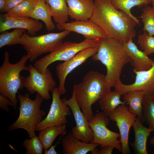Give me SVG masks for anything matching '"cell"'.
Masks as SVG:
<instances>
[{"label":"cell","mask_w":154,"mask_h":154,"mask_svg":"<svg viewBox=\"0 0 154 154\" xmlns=\"http://www.w3.org/2000/svg\"><path fill=\"white\" fill-rule=\"evenodd\" d=\"M92 15L89 19L99 26L106 37L122 44L136 35L137 24L123 11L115 9L110 0H94Z\"/></svg>","instance_id":"1"},{"label":"cell","mask_w":154,"mask_h":154,"mask_svg":"<svg viewBox=\"0 0 154 154\" xmlns=\"http://www.w3.org/2000/svg\"><path fill=\"white\" fill-rule=\"evenodd\" d=\"M112 87L105 75L94 71L88 72L81 82L74 85L73 93L76 101L88 121L94 116L93 104L111 91Z\"/></svg>","instance_id":"2"},{"label":"cell","mask_w":154,"mask_h":154,"mask_svg":"<svg viewBox=\"0 0 154 154\" xmlns=\"http://www.w3.org/2000/svg\"><path fill=\"white\" fill-rule=\"evenodd\" d=\"M92 58L100 61L105 66V79L114 88L121 82L120 78L124 66L132 60L122 43L107 37L100 41L97 52Z\"/></svg>","instance_id":"3"},{"label":"cell","mask_w":154,"mask_h":154,"mask_svg":"<svg viewBox=\"0 0 154 154\" xmlns=\"http://www.w3.org/2000/svg\"><path fill=\"white\" fill-rule=\"evenodd\" d=\"M9 52L5 51L3 63L0 67V94L13 103L15 109L18 103L17 94L24 87L25 78L20 74L23 70L28 71L25 64L28 58L23 55L20 60L14 64L9 61Z\"/></svg>","instance_id":"4"},{"label":"cell","mask_w":154,"mask_h":154,"mask_svg":"<svg viewBox=\"0 0 154 154\" xmlns=\"http://www.w3.org/2000/svg\"><path fill=\"white\" fill-rule=\"evenodd\" d=\"M17 94L20 103L19 116L7 129L10 131L19 129H24L31 138L36 135L35 127L43 120L45 114V112L40 108L44 99L38 93L34 100L31 99L29 93L23 95L19 93Z\"/></svg>","instance_id":"5"},{"label":"cell","mask_w":154,"mask_h":154,"mask_svg":"<svg viewBox=\"0 0 154 154\" xmlns=\"http://www.w3.org/2000/svg\"><path fill=\"white\" fill-rule=\"evenodd\" d=\"M71 32L66 30L31 37L25 31L18 44L23 46L28 60L33 62L44 54L52 51L63 43V40Z\"/></svg>","instance_id":"6"},{"label":"cell","mask_w":154,"mask_h":154,"mask_svg":"<svg viewBox=\"0 0 154 154\" xmlns=\"http://www.w3.org/2000/svg\"><path fill=\"white\" fill-rule=\"evenodd\" d=\"M100 42L96 40L85 39L79 43L65 42L49 54L35 60L33 66L39 72L44 73L48 66L52 63L67 60L81 50L99 45Z\"/></svg>","instance_id":"7"},{"label":"cell","mask_w":154,"mask_h":154,"mask_svg":"<svg viewBox=\"0 0 154 154\" xmlns=\"http://www.w3.org/2000/svg\"><path fill=\"white\" fill-rule=\"evenodd\" d=\"M109 116L103 112L97 113L89 121L88 124L93 133V139L90 143L98 144L100 148L105 146L114 147L120 152L122 147L119 133L113 131L107 127L110 124Z\"/></svg>","instance_id":"8"},{"label":"cell","mask_w":154,"mask_h":154,"mask_svg":"<svg viewBox=\"0 0 154 154\" xmlns=\"http://www.w3.org/2000/svg\"><path fill=\"white\" fill-rule=\"evenodd\" d=\"M27 67L29 75L25 78L24 87L31 94L38 93L44 100L49 99V92H52L56 85L50 70L48 68L43 73L38 71L32 64Z\"/></svg>","instance_id":"9"},{"label":"cell","mask_w":154,"mask_h":154,"mask_svg":"<svg viewBox=\"0 0 154 154\" xmlns=\"http://www.w3.org/2000/svg\"><path fill=\"white\" fill-rule=\"evenodd\" d=\"M52 92V100L48 113L36 125V131L50 126L66 124L68 122L67 117L71 114V109L66 101V98L60 99L58 88H54Z\"/></svg>","instance_id":"10"},{"label":"cell","mask_w":154,"mask_h":154,"mask_svg":"<svg viewBox=\"0 0 154 154\" xmlns=\"http://www.w3.org/2000/svg\"><path fill=\"white\" fill-rule=\"evenodd\" d=\"M110 120L116 123L120 135L122 154H130L129 134L137 117L131 114L125 104L119 106L109 116Z\"/></svg>","instance_id":"11"},{"label":"cell","mask_w":154,"mask_h":154,"mask_svg":"<svg viewBox=\"0 0 154 154\" xmlns=\"http://www.w3.org/2000/svg\"><path fill=\"white\" fill-rule=\"evenodd\" d=\"M99 45L81 50L72 58L59 63L56 66V76L59 84L58 89L60 96L66 92L65 84L67 76L74 69L95 54L98 51Z\"/></svg>","instance_id":"12"},{"label":"cell","mask_w":154,"mask_h":154,"mask_svg":"<svg viewBox=\"0 0 154 154\" xmlns=\"http://www.w3.org/2000/svg\"><path fill=\"white\" fill-rule=\"evenodd\" d=\"M134 82L130 85H125L121 82L115 87V90L121 96L134 90L143 91L145 96H154V63L149 69L135 72Z\"/></svg>","instance_id":"13"},{"label":"cell","mask_w":154,"mask_h":154,"mask_svg":"<svg viewBox=\"0 0 154 154\" xmlns=\"http://www.w3.org/2000/svg\"><path fill=\"white\" fill-rule=\"evenodd\" d=\"M71 109L76 122V126L71 129L72 134L76 137L86 143H90L93 140V133L88 122L76 101L72 92L71 98L66 100Z\"/></svg>","instance_id":"14"},{"label":"cell","mask_w":154,"mask_h":154,"mask_svg":"<svg viewBox=\"0 0 154 154\" xmlns=\"http://www.w3.org/2000/svg\"><path fill=\"white\" fill-rule=\"evenodd\" d=\"M56 27L60 31L66 30L81 34L85 39L101 41L106 37L102 29L89 19L57 23Z\"/></svg>","instance_id":"15"},{"label":"cell","mask_w":154,"mask_h":154,"mask_svg":"<svg viewBox=\"0 0 154 154\" xmlns=\"http://www.w3.org/2000/svg\"><path fill=\"white\" fill-rule=\"evenodd\" d=\"M43 28L42 23L31 18L5 17L0 15V33L12 29H25L30 36H35Z\"/></svg>","instance_id":"16"},{"label":"cell","mask_w":154,"mask_h":154,"mask_svg":"<svg viewBox=\"0 0 154 154\" xmlns=\"http://www.w3.org/2000/svg\"><path fill=\"white\" fill-rule=\"evenodd\" d=\"M122 44L127 54L132 60L130 62L133 67L134 72L146 70L152 66L154 60L149 58L144 52L138 48L133 42L132 38Z\"/></svg>","instance_id":"17"},{"label":"cell","mask_w":154,"mask_h":154,"mask_svg":"<svg viewBox=\"0 0 154 154\" xmlns=\"http://www.w3.org/2000/svg\"><path fill=\"white\" fill-rule=\"evenodd\" d=\"M62 145L63 154H86L100 145L83 142L74 136L71 132L67 133L63 137Z\"/></svg>","instance_id":"18"},{"label":"cell","mask_w":154,"mask_h":154,"mask_svg":"<svg viewBox=\"0 0 154 154\" xmlns=\"http://www.w3.org/2000/svg\"><path fill=\"white\" fill-rule=\"evenodd\" d=\"M68 14L75 20H86L91 17L94 11V0H66Z\"/></svg>","instance_id":"19"},{"label":"cell","mask_w":154,"mask_h":154,"mask_svg":"<svg viewBox=\"0 0 154 154\" xmlns=\"http://www.w3.org/2000/svg\"><path fill=\"white\" fill-rule=\"evenodd\" d=\"M142 123L140 119L136 117L132 125L134 132V141L130 144L135 153L147 154V140L151 133L153 131L144 126Z\"/></svg>","instance_id":"20"},{"label":"cell","mask_w":154,"mask_h":154,"mask_svg":"<svg viewBox=\"0 0 154 154\" xmlns=\"http://www.w3.org/2000/svg\"><path fill=\"white\" fill-rule=\"evenodd\" d=\"M52 17L50 8L45 0H37L29 17L42 21L45 25L46 30L50 31L54 30L56 27L52 21Z\"/></svg>","instance_id":"21"},{"label":"cell","mask_w":154,"mask_h":154,"mask_svg":"<svg viewBox=\"0 0 154 154\" xmlns=\"http://www.w3.org/2000/svg\"><path fill=\"white\" fill-rule=\"evenodd\" d=\"M123 99L129 105L128 109L131 114L135 115L143 122L142 103L145 96L143 91L134 90L123 95Z\"/></svg>","instance_id":"22"},{"label":"cell","mask_w":154,"mask_h":154,"mask_svg":"<svg viewBox=\"0 0 154 154\" xmlns=\"http://www.w3.org/2000/svg\"><path fill=\"white\" fill-rule=\"evenodd\" d=\"M66 124L54 125L46 127L39 131L38 137L42 142L44 151L52 145L53 142L59 135H66Z\"/></svg>","instance_id":"23"},{"label":"cell","mask_w":154,"mask_h":154,"mask_svg":"<svg viewBox=\"0 0 154 154\" xmlns=\"http://www.w3.org/2000/svg\"><path fill=\"white\" fill-rule=\"evenodd\" d=\"M49 5L52 17L56 23H66L68 20V7L66 0H45Z\"/></svg>","instance_id":"24"},{"label":"cell","mask_w":154,"mask_h":154,"mask_svg":"<svg viewBox=\"0 0 154 154\" xmlns=\"http://www.w3.org/2000/svg\"><path fill=\"white\" fill-rule=\"evenodd\" d=\"M113 6L116 9L121 10L133 19L138 25L139 21L131 13V9L137 6L139 8L148 5L152 3V0H110Z\"/></svg>","instance_id":"25"},{"label":"cell","mask_w":154,"mask_h":154,"mask_svg":"<svg viewBox=\"0 0 154 154\" xmlns=\"http://www.w3.org/2000/svg\"><path fill=\"white\" fill-rule=\"evenodd\" d=\"M121 96L116 91H111L99 100L98 103L101 110L109 116L119 106L125 104L120 100Z\"/></svg>","instance_id":"26"},{"label":"cell","mask_w":154,"mask_h":154,"mask_svg":"<svg viewBox=\"0 0 154 154\" xmlns=\"http://www.w3.org/2000/svg\"><path fill=\"white\" fill-rule=\"evenodd\" d=\"M37 1V0H25L4 15L7 17L30 18V15Z\"/></svg>","instance_id":"27"},{"label":"cell","mask_w":154,"mask_h":154,"mask_svg":"<svg viewBox=\"0 0 154 154\" xmlns=\"http://www.w3.org/2000/svg\"><path fill=\"white\" fill-rule=\"evenodd\" d=\"M142 106L143 120L154 131V96H145Z\"/></svg>","instance_id":"28"},{"label":"cell","mask_w":154,"mask_h":154,"mask_svg":"<svg viewBox=\"0 0 154 154\" xmlns=\"http://www.w3.org/2000/svg\"><path fill=\"white\" fill-rule=\"evenodd\" d=\"M26 31L23 29L16 28L11 32L5 31L1 33L0 48L5 46H10L18 44L20 38Z\"/></svg>","instance_id":"29"},{"label":"cell","mask_w":154,"mask_h":154,"mask_svg":"<svg viewBox=\"0 0 154 154\" xmlns=\"http://www.w3.org/2000/svg\"><path fill=\"white\" fill-rule=\"evenodd\" d=\"M141 15L142 21L143 23V31H147L152 36H154V8L147 5L142 9Z\"/></svg>","instance_id":"30"},{"label":"cell","mask_w":154,"mask_h":154,"mask_svg":"<svg viewBox=\"0 0 154 154\" xmlns=\"http://www.w3.org/2000/svg\"><path fill=\"white\" fill-rule=\"evenodd\" d=\"M22 145L26 149V154H41L44 149L42 142L36 135L30 139H26Z\"/></svg>","instance_id":"31"},{"label":"cell","mask_w":154,"mask_h":154,"mask_svg":"<svg viewBox=\"0 0 154 154\" xmlns=\"http://www.w3.org/2000/svg\"><path fill=\"white\" fill-rule=\"evenodd\" d=\"M137 42L147 56L154 53V36H151L147 31H143L139 35Z\"/></svg>","instance_id":"32"},{"label":"cell","mask_w":154,"mask_h":154,"mask_svg":"<svg viewBox=\"0 0 154 154\" xmlns=\"http://www.w3.org/2000/svg\"><path fill=\"white\" fill-rule=\"evenodd\" d=\"M13 107L12 102L7 98L0 94V108L5 110L7 112H9L8 106Z\"/></svg>","instance_id":"33"},{"label":"cell","mask_w":154,"mask_h":154,"mask_svg":"<svg viewBox=\"0 0 154 154\" xmlns=\"http://www.w3.org/2000/svg\"><path fill=\"white\" fill-rule=\"evenodd\" d=\"M115 148L112 146H105L99 149L97 147L91 152L92 154H111Z\"/></svg>","instance_id":"34"},{"label":"cell","mask_w":154,"mask_h":154,"mask_svg":"<svg viewBox=\"0 0 154 154\" xmlns=\"http://www.w3.org/2000/svg\"><path fill=\"white\" fill-rule=\"evenodd\" d=\"M25 0H7L5 11L8 12Z\"/></svg>","instance_id":"35"},{"label":"cell","mask_w":154,"mask_h":154,"mask_svg":"<svg viewBox=\"0 0 154 154\" xmlns=\"http://www.w3.org/2000/svg\"><path fill=\"white\" fill-rule=\"evenodd\" d=\"M65 135L64 134H63L61 135V136L59 139V140L57 142V143L54 145L51 146L49 148V149L46 151H44V154H57V153L55 149V147L57 145V144L59 143V141Z\"/></svg>","instance_id":"36"},{"label":"cell","mask_w":154,"mask_h":154,"mask_svg":"<svg viewBox=\"0 0 154 154\" xmlns=\"http://www.w3.org/2000/svg\"><path fill=\"white\" fill-rule=\"evenodd\" d=\"M6 1V0H0V10L1 11H4Z\"/></svg>","instance_id":"37"},{"label":"cell","mask_w":154,"mask_h":154,"mask_svg":"<svg viewBox=\"0 0 154 154\" xmlns=\"http://www.w3.org/2000/svg\"><path fill=\"white\" fill-rule=\"evenodd\" d=\"M150 143L151 145L154 146V136L150 139Z\"/></svg>","instance_id":"38"},{"label":"cell","mask_w":154,"mask_h":154,"mask_svg":"<svg viewBox=\"0 0 154 154\" xmlns=\"http://www.w3.org/2000/svg\"><path fill=\"white\" fill-rule=\"evenodd\" d=\"M153 7L154 8V0H152L151 3Z\"/></svg>","instance_id":"39"},{"label":"cell","mask_w":154,"mask_h":154,"mask_svg":"<svg viewBox=\"0 0 154 154\" xmlns=\"http://www.w3.org/2000/svg\"></svg>","instance_id":"40"}]
</instances>
